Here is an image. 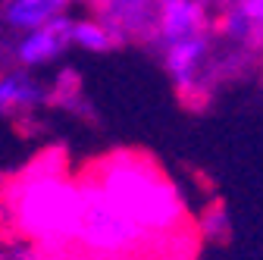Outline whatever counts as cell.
Instances as JSON below:
<instances>
[{
  "mask_svg": "<svg viewBox=\"0 0 263 260\" xmlns=\"http://www.w3.org/2000/svg\"><path fill=\"white\" fill-rule=\"evenodd\" d=\"M160 57L173 88L179 91L182 101H197L204 97L207 88L216 82V44H213V28L201 31L191 38H179L170 44H160Z\"/></svg>",
  "mask_w": 263,
  "mask_h": 260,
  "instance_id": "cell-4",
  "label": "cell"
},
{
  "mask_svg": "<svg viewBox=\"0 0 263 260\" xmlns=\"http://www.w3.org/2000/svg\"><path fill=\"white\" fill-rule=\"evenodd\" d=\"M213 28L207 0H157V47Z\"/></svg>",
  "mask_w": 263,
  "mask_h": 260,
  "instance_id": "cell-7",
  "label": "cell"
},
{
  "mask_svg": "<svg viewBox=\"0 0 263 260\" xmlns=\"http://www.w3.org/2000/svg\"><path fill=\"white\" fill-rule=\"evenodd\" d=\"M85 207L82 182L66 179L60 154H41L16 176L7 191V210L16 232L35 248L57 251L76 242Z\"/></svg>",
  "mask_w": 263,
  "mask_h": 260,
  "instance_id": "cell-1",
  "label": "cell"
},
{
  "mask_svg": "<svg viewBox=\"0 0 263 260\" xmlns=\"http://www.w3.org/2000/svg\"><path fill=\"white\" fill-rule=\"evenodd\" d=\"M82 188H85V207L76 242L85 251L101 257H125L147 242V232L122 207H116L91 179H85Z\"/></svg>",
  "mask_w": 263,
  "mask_h": 260,
  "instance_id": "cell-3",
  "label": "cell"
},
{
  "mask_svg": "<svg viewBox=\"0 0 263 260\" xmlns=\"http://www.w3.org/2000/svg\"><path fill=\"white\" fill-rule=\"evenodd\" d=\"M69 7H72V0H4L0 25H4V31L22 35V31L53 22L57 16H66Z\"/></svg>",
  "mask_w": 263,
  "mask_h": 260,
  "instance_id": "cell-9",
  "label": "cell"
},
{
  "mask_svg": "<svg viewBox=\"0 0 263 260\" xmlns=\"http://www.w3.org/2000/svg\"><path fill=\"white\" fill-rule=\"evenodd\" d=\"M50 101L47 85L22 66L0 69V116H28Z\"/></svg>",
  "mask_w": 263,
  "mask_h": 260,
  "instance_id": "cell-8",
  "label": "cell"
},
{
  "mask_svg": "<svg viewBox=\"0 0 263 260\" xmlns=\"http://www.w3.org/2000/svg\"><path fill=\"white\" fill-rule=\"evenodd\" d=\"M122 41L113 35V28L101 19V16H82L72 25V47L85 50V53H110L113 47H119Z\"/></svg>",
  "mask_w": 263,
  "mask_h": 260,
  "instance_id": "cell-10",
  "label": "cell"
},
{
  "mask_svg": "<svg viewBox=\"0 0 263 260\" xmlns=\"http://www.w3.org/2000/svg\"><path fill=\"white\" fill-rule=\"evenodd\" d=\"M91 182L116 207H122L147 235L173 232L185 219V201H182L179 188L144 154L116 151V154L104 157L94 166Z\"/></svg>",
  "mask_w": 263,
  "mask_h": 260,
  "instance_id": "cell-2",
  "label": "cell"
},
{
  "mask_svg": "<svg viewBox=\"0 0 263 260\" xmlns=\"http://www.w3.org/2000/svg\"><path fill=\"white\" fill-rule=\"evenodd\" d=\"M72 25H76V16L66 13V16H57L47 25H38L31 31L16 35V41L10 44L13 63L22 69H31V72L53 66V63L72 47Z\"/></svg>",
  "mask_w": 263,
  "mask_h": 260,
  "instance_id": "cell-5",
  "label": "cell"
},
{
  "mask_svg": "<svg viewBox=\"0 0 263 260\" xmlns=\"http://www.w3.org/2000/svg\"><path fill=\"white\" fill-rule=\"evenodd\" d=\"M94 7L122 44L157 38V0H94Z\"/></svg>",
  "mask_w": 263,
  "mask_h": 260,
  "instance_id": "cell-6",
  "label": "cell"
}]
</instances>
